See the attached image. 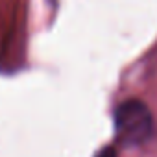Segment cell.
Masks as SVG:
<instances>
[{
	"label": "cell",
	"mask_w": 157,
	"mask_h": 157,
	"mask_svg": "<svg viewBox=\"0 0 157 157\" xmlns=\"http://www.w3.org/2000/svg\"><path fill=\"white\" fill-rule=\"evenodd\" d=\"M115 133L124 146H140L153 133V117L142 100L128 98L115 109Z\"/></svg>",
	"instance_id": "obj_1"
},
{
	"label": "cell",
	"mask_w": 157,
	"mask_h": 157,
	"mask_svg": "<svg viewBox=\"0 0 157 157\" xmlns=\"http://www.w3.org/2000/svg\"><path fill=\"white\" fill-rule=\"evenodd\" d=\"M96 157H117V151H115V148H111V146H107V148H104V150H100Z\"/></svg>",
	"instance_id": "obj_2"
}]
</instances>
